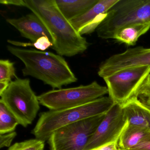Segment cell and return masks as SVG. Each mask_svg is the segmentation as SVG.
Returning a JSON list of instances; mask_svg holds the SVG:
<instances>
[{"instance_id": "obj_1", "label": "cell", "mask_w": 150, "mask_h": 150, "mask_svg": "<svg viewBox=\"0 0 150 150\" xmlns=\"http://www.w3.org/2000/svg\"><path fill=\"white\" fill-rule=\"evenodd\" d=\"M24 7L35 14L50 33L52 49L58 55L71 57L83 53L89 44L62 14L55 0H24Z\"/></svg>"}, {"instance_id": "obj_2", "label": "cell", "mask_w": 150, "mask_h": 150, "mask_svg": "<svg viewBox=\"0 0 150 150\" xmlns=\"http://www.w3.org/2000/svg\"><path fill=\"white\" fill-rule=\"evenodd\" d=\"M11 54L22 61L23 76H31L53 88L76 82L78 79L62 56L51 52L8 46Z\"/></svg>"}, {"instance_id": "obj_3", "label": "cell", "mask_w": 150, "mask_h": 150, "mask_svg": "<svg viewBox=\"0 0 150 150\" xmlns=\"http://www.w3.org/2000/svg\"><path fill=\"white\" fill-rule=\"evenodd\" d=\"M109 97H102L79 107L41 113L32 133L45 141L58 129L78 121L107 113L115 104Z\"/></svg>"}, {"instance_id": "obj_4", "label": "cell", "mask_w": 150, "mask_h": 150, "mask_svg": "<svg viewBox=\"0 0 150 150\" xmlns=\"http://www.w3.org/2000/svg\"><path fill=\"white\" fill-rule=\"evenodd\" d=\"M150 22V0H118L105 13L96 28L102 39H114L120 30L134 24Z\"/></svg>"}, {"instance_id": "obj_5", "label": "cell", "mask_w": 150, "mask_h": 150, "mask_svg": "<svg viewBox=\"0 0 150 150\" xmlns=\"http://www.w3.org/2000/svg\"><path fill=\"white\" fill-rule=\"evenodd\" d=\"M0 102L5 104L24 127L32 123L40 109L38 96L32 90L29 79L16 78L1 95Z\"/></svg>"}, {"instance_id": "obj_6", "label": "cell", "mask_w": 150, "mask_h": 150, "mask_svg": "<svg viewBox=\"0 0 150 150\" xmlns=\"http://www.w3.org/2000/svg\"><path fill=\"white\" fill-rule=\"evenodd\" d=\"M108 93L107 87L94 81L89 85L60 88L38 96L40 104L50 110H59L79 107L97 100Z\"/></svg>"}, {"instance_id": "obj_7", "label": "cell", "mask_w": 150, "mask_h": 150, "mask_svg": "<svg viewBox=\"0 0 150 150\" xmlns=\"http://www.w3.org/2000/svg\"><path fill=\"white\" fill-rule=\"evenodd\" d=\"M106 114L83 119L58 129L48 139L50 150H85Z\"/></svg>"}, {"instance_id": "obj_8", "label": "cell", "mask_w": 150, "mask_h": 150, "mask_svg": "<svg viewBox=\"0 0 150 150\" xmlns=\"http://www.w3.org/2000/svg\"><path fill=\"white\" fill-rule=\"evenodd\" d=\"M150 74V67H139L122 70L104 78L109 96L115 103L122 105L134 96Z\"/></svg>"}, {"instance_id": "obj_9", "label": "cell", "mask_w": 150, "mask_h": 150, "mask_svg": "<svg viewBox=\"0 0 150 150\" xmlns=\"http://www.w3.org/2000/svg\"><path fill=\"white\" fill-rule=\"evenodd\" d=\"M128 125L122 105L115 103L105 114L104 118L90 139L85 150H93L119 141L121 135Z\"/></svg>"}, {"instance_id": "obj_10", "label": "cell", "mask_w": 150, "mask_h": 150, "mask_svg": "<svg viewBox=\"0 0 150 150\" xmlns=\"http://www.w3.org/2000/svg\"><path fill=\"white\" fill-rule=\"evenodd\" d=\"M145 66L150 67V48L138 46L110 57L100 65L98 74L104 79L122 70Z\"/></svg>"}, {"instance_id": "obj_11", "label": "cell", "mask_w": 150, "mask_h": 150, "mask_svg": "<svg viewBox=\"0 0 150 150\" xmlns=\"http://www.w3.org/2000/svg\"><path fill=\"white\" fill-rule=\"evenodd\" d=\"M7 22L15 28L22 36L35 42L42 37H47L53 44V40L47 28L35 14H29L18 19H7Z\"/></svg>"}, {"instance_id": "obj_12", "label": "cell", "mask_w": 150, "mask_h": 150, "mask_svg": "<svg viewBox=\"0 0 150 150\" xmlns=\"http://www.w3.org/2000/svg\"><path fill=\"white\" fill-rule=\"evenodd\" d=\"M129 126L150 130V111L132 97L122 105Z\"/></svg>"}, {"instance_id": "obj_13", "label": "cell", "mask_w": 150, "mask_h": 150, "mask_svg": "<svg viewBox=\"0 0 150 150\" xmlns=\"http://www.w3.org/2000/svg\"><path fill=\"white\" fill-rule=\"evenodd\" d=\"M118 0H99L86 12L70 21L74 28L79 32L83 28L91 24L100 16L107 13Z\"/></svg>"}, {"instance_id": "obj_14", "label": "cell", "mask_w": 150, "mask_h": 150, "mask_svg": "<svg viewBox=\"0 0 150 150\" xmlns=\"http://www.w3.org/2000/svg\"><path fill=\"white\" fill-rule=\"evenodd\" d=\"M64 16L70 21L81 15L95 5L99 0H55Z\"/></svg>"}, {"instance_id": "obj_15", "label": "cell", "mask_w": 150, "mask_h": 150, "mask_svg": "<svg viewBox=\"0 0 150 150\" xmlns=\"http://www.w3.org/2000/svg\"><path fill=\"white\" fill-rule=\"evenodd\" d=\"M150 29V22L130 25L117 31L114 39L128 46H134L139 38Z\"/></svg>"}, {"instance_id": "obj_16", "label": "cell", "mask_w": 150, "mask_h": 150, "mask_svg": "<svg viewBox=\"0 0 150 150\" xmlns=\"http://www.w3.org/2000/svg\"><path fill=\"white\" fill-rule=\"evenodd\" d=\"M150 134V130L128 125L119 138V147L131 150Z\"/></svg>"}, {"instance_id": "obj_17", "label": "cell", "mask_w": 150, "mask_h": 150, "mask_svg": "<svg viewBox=\"0 0 150 150\" xmlns=\"http://www.w3.org/2000/svg\"><path fill=\"white\" fill-rule=\"evenodd\" d=\"M19 124L15 117L0 102V134L13 132Z\"/></svg>"}, {"instance_id": "obj_18", "label": "cell", "mask_w": 150, "mask_h": 150, "mask_svg": "<svg viewBox=\"0 0 150 150\" xmlns=\"http://www.w3.org/2000/svg\"><path fill=\"white\" fill-rule=\"evenodd\" d=\"M44 147L45 141L36 139L15 143L8 150H44Z\"/></svg>"}, {"instance_id": "obj_19", "label": "cell", "mask_w": 150, "mask_h": 150, "mask_svg": "<svg viewBox=\"0 0 150 150\" xmlns=\"http://www.w3.org/2000/svg\"><path fill=\"white\" fill-rule=\"evenodd\" d=\"M14 77H16L14 63L8 59L0 60V81H12Z\"/></svg>"}, {"instance_id": "obj_20", "label": "cell", "mask_w": 150, "mask_h": 150, "mask_svg": "<svg viewBox=\"0 0 150 150\" xmlns=\"http://www.w3.org/2000/svg\"><path fill=\"white\" fill-rule=\"evenodd\" d=\"M22 46H34L37 50H40L41 51H44L49 49L50 47H52L53 44L51 42L50 39L47 37H42L34 43H27L22 42Z\"/></svg>"}, {"instance_id": "obj_21", "label": "cell", "mask_w": 150, "mask_h": 150, "mask_svg": "<svg viewBox=\"0 0 150 150\" xmlns=\"http://www.w3.org/2000/svg\"><path fill=\"white\" fill-rule=\"evenodd\" d=\"M16 135L17 133L15 131L6 134H0V148L10 146Z\"/></svg>"}, {"instance_id": "obj_22", "label": "cell", "mask_w": 150, "mask_h": 150, "mask_svg": "<svg viewBox=\"0 0 150 150\" xmlns=\"http://www.w3.org/2000/svg\"><path fill=\"white\" fill-rule=\"evenodd\" d=\"M130 150H150V134Z\"/></svg>"}, {"instance_id": "obj_23", "label": "cell", "mask_w": 150, "mask_h": 150, "mask_svg": "<svg viewBox=\"0 0 150 150\" xmlns=\"http://www.w3.org/2000/svg\"><path fill=\"white\" fill-rule=\"evenodd\" d=\"M118 141L112 142L91 150H118Z\"/></svg>"}, {"instance_id": "obj_24", "label": "cell", "mask_w": 150, "mask_h": 150, "mask_svg": "<svg viewBox=\"0 0 150 150\" xmlns=\"http://www.w3.org/2000/svg\"><path fill=\"white\" fill-rule=\"evenodd\" d=\"M0 3L3 5L24 7V1L23 0H1Z\"/></svg>"}, {"instance_id": "obj_25", "label": "cell", "mask_w": 150, "mask_h": 150, "mask_svg": "<svg viewBox=\"0 0 150 150\" xmlns=\"http://www.w3.org/2000/svg\"><path fill=\"white\" fill-rule=\"evenodd\" d=\"M10 82V81H0V95L2 94L6 90Z\"/></svg>"}, {"instance_id": "obj_26", "label": "cell", "mask_w": 150, "mask_h": 150, "mask_svg": "<svg viewBox=\"0 0 150 150\" xmlns=\"http://www.w3.org/2000/svg\"><path fill=\"white\" fill-rule=\"evenodd\" d=\"M118 150H126V149H123V148H121V147H119V148H118Z\"/></svg>"}]
</instances>
